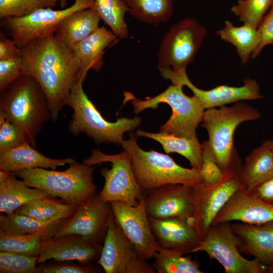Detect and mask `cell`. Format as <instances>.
Returning a JSON list of instances; mask_svg holds the SVG:
<instances>
[{
	"mask_svg": "<svg viewBox=\"0 0 273 273\" xmlns=\"http://www.w3.org/2000/svg\"><path fill=\"white\" fill-rule=\"evenodd\" d=\"M148 218L152 234L161 249L185 254L193 252L200 243L193 223L190 220L179 218Z\"/></svg>",
	"mask_w": 273,
	"mask_h": 273,
	"instance_id": "20",
	"label": "cell"
},
{
	"mask_svg": "<svg viewBox=\"0 0 273 273\" xmlns=\"http://www.w3.org/2000/svg\"><path fill=\"white\" fill-rule=\"evenodd\" d=\"M60 6L63 9L65 8L68 5V0H57Z\"/></svg>",
	"mask_w": 273,
	"mask_h": 273,
	"instance_id": "45",
	"label": "cell"
},
{
	"mask_svg": "<svg viewBox=\"0 0 273 273\" xmlns=\"http://www.w3.org/2000/svg\"><path fill=\"white\" fill-rule=\"evenodd\" d=\"M184 85L172 83L164 92L153 97L140 100L130 92H124V100L130 101L133 112L138 114L147 109H157L160 103L172 110L169 119L160 127V131L188 139H197L196 129L203 121L206 110L194 95L189 97L183 90Z\"/></svg>",
	"mask_w": 273,
	"mask_h": 273,
	"instance_id": "7",
	"label": "cell"
},
{
	"mask_svg": "<svg viewBox=\"0 0 273 273\" xmlns=\"http://www.w3.org/2000/svg\"><path fill=\"white\" fill-rule=\"evenodd\" d=\"M112 213L111 204L102 201L96 193L78 205L54 237L76 234L88 241L103 245Z\"/></svg>",
	"mask_w": 273,
	"mask_h": 273,
	"instance_id": "14",
	"label": "cell"
},
{
	"mask_svg": "<svg viewBox=\"0 0 273 273\" xmlns=\"http://www.w3.org/2000/svg\"><path fill=\"white\" fill-rule=\"evenodd\" d=\"M130 15L139 21L157 26L165 23L173 13L175 0H124Z\"/></svg>",
	"mask_w": 273,
	"mask_h": 273,
	"instance_id": "30",
	"label": "cell"
},
{
	"mask_svg": "<svg viewBox=\"0 0 273 273\" xmlns=\"http://www.w3.org/2000/svg\"><path fill=\"white\" fill-rule=\"evenodd\" d=\"M192 187L170 184L145 192L148 217L157 219L179 218L193 222Z\"/></svg>",
	"mask_w": 273,
	"mask_h": 273,
	"instance_id": "17",
	"label": "cell"
},
{
	"mask_svg": "<svg viewBox=\"0 0 273 273\" xmlns=\"http://www.w3.org/2000/svg\"><path fill=\"white\" fill-rule=\"evenodd\" d=\"M231 224L240 240L239 250L253 256L266 267L273 263V221L261 224Z\"/></svg>",
	"mask_w": 273,
	"mask_h": 273,
	"instance_id": "21",
	"label": "cell"
},
{
	"mask_svg": "<svg viewBox=\"0 0 273 273\" xmlns=\"http://www.w3.org/2000/svg\"><path fill=\"white\" fill-rule=\"evenodd\" d=\"M94 168L75 161L64 171L36 168L12 172L28 186L46 191L67 204L79 205L97 193Z\"/></svg>",
	"mask_w": 273,
	"mask_h": 273,
	"instance_id": "6",
	"label": "cell"
},
{
	"mask_svg": "<svg viewBox=\"0 0 273 273\" xmlns=\"http://www.w3.org/2000/svg\"><path fill=\"white\" fill-rule=\"evenodd\" d=\"M103 245L90 242L76 234L59 238L53 237L43 241L38 264L48 260H77L79 264L87 265L97 262Z\"/></svg>",
	"mask_w": 273,
	"mask_h": 273,
	"instance_id": "18",
	"label": "cell"
},
{
	"mask_svg": "<svg viewBox=\"0 0 273 273\" xmlns=\"http://www.w3.org/2000/svg\"><path fill=\"white\" fill-rule=\"evenodd\" d=\"M103 269L94 264L78 265L71 260H50L49 263H39L37 273H99Z\"/></svg>",
	"mask_w": 273,
	"mask_h": 273,
	"instance_id": "38",
	"label": "cell"
},
{
	"mask_svg": "<svg viewBox=\"0 0 273 273\" xmlns=\"http://www.w3.org/2000/svg\"><path fill=\"white\" fill-rule=\"evenodd\" d=\"M93 9L119 38L128 37V29L125 16L129 9L124 0H94Z\"/></svg>",
	"mask_w": 273,
	"mask_h": 273,
	"instance_id": "32",
	"label": "cell"
},
{
	"mask_svg": "<svg viewBox=\"0 0 273 273\" xmlns=\"http://www.w3.org/2000/svg\"><path fill=\"white\" fill-rule=\"evenodd\" d=\"M21 49L11 38L5 36L1 31L0 61L21 58Z\"/></svg>",
	"mask_w": 273,
	"mask_h": 273,
	"instance_id": "43",
	"label": "cell"
},
{
	"mask_svg": "<svg viewBox=\"0 0 273 273\" xmlns=\"http://www.w3.org/2000/svg\"><path fill=\"white\" fill-rule=\"evenodd\" d=\"M272 92H273V82H272Z\"/></svg>",
	"mask_w": 273,
	"mask_h": 273,
	"instance_id": "48",
	"label": "cell"
},
{
	"mask_svg": "<svg viewBox=\"0 0 273 273\" xmlns=\"http://www.w3.org/2000/svg\"><path fill=\"white\" fill-rule=\"evenodd\" d=\"M266 272L273 273V263L266 266Z\"/></svg>",
	"mask_w": 273,
	"mask_h": 273,
	"instance_id": "46",
	"label": "cell"
},
{
	"mask_svg": "<svg viewBox=\"0 0 273 273\" xmlns=\"http://www.w3.org/2000/svg\"><path fill=\"white\" fill-rule=\"evenodd\" d=\"M20 49L24 74L40 85L55 122L66 105L73 85L87 73L59 32L33 40Z\"/></svg>",
	"mask_w": 273,
	"mask_h": 273,
	"instance_id": "1",
	"label": "cell"
},
{
	"mask_svg": "<svg viewBox=\"0 0 273 273\" xmlns=\"http://www.w3.org/2000/svg\"><path fill=\"white\" fill-rule=\"evenodd\" d=\"M240 243L230 222L213 224L193 252H205L210 258L217 260L226 273L266 272V266L258 259H248L241 255Z\"/></svg>",
	"mask_w": 273,
	"mask_h": 273,
	"instance_id": "12",
	"label": "cell"
},
{
	"mask_svg": "<svg viewBox=\"0 0 273 273\" xmlns=\"http://www.w3.org/2000/svg\"><path fill=\"white\" fill-rule=\"evenodd\" d=\"M110 203L117 223L139 254L146 260L153 258L160 247L151 229L144 196L135 206L120 201Z\"/></svg>",
	"mask_w": 273,
	"mask_h": 273,
	"instance_id": "16",
	"label": "cell"
},
{
	"mask_svg": "<svg viewBox=\"0 0 273 273\" xmlns=\"http://www.w3.org/2000/svg\"><path fill=\"white\" fill-rule=\"evenodd\" d=\"M75 161L72 158L53 159L44 156L29 143L0 153V170L12 173L25 169L42 168L56 169Z\"/></svg>",
	"mask_w": 273,
	"mask_h": 273,
	"instance_id": "22",
	"label": "cell"
},
{
	"mask_svg": "<svg viewBox=\"0 0 273 273\" xmlns=\"http://www.w3.org/2000/svg\"><path fill=\"white\" fill-rule=\"evenodd\" d=\"M78 205L44 198L25 204L14 213L23 214L42 221H56L71 217Z\"/></svg>",
	"mask_w": 273,
	"mask_h": 273,
	"instance_id": "31",
	"label": "cell"
},
{
	"mask_svg": "<svg viewBox=\"0 0 273 273\" xmlns=\"http://www.w3.org/2000/svg\"><path fill=\"white\" fill-rule=\"evenodd\" d=\"M23 74L21 58L0 61V92Z\"/></svg>",
	"mask_w": 273,
	"mask_h": 273,
	"instance_id": "41",
	"label": "cell"
},
{
	"mask_svg": "<svg viewBox=\"0 0 273 273\" xmlns=\"http://www.w3.org/2000/svg\"><path fill=\"white\" fill-rule=\"evenodd\" d=\"M181 253L160 248L152 264L158 273H203L198 263Z\"/></svg>",
	"mask_w": 273,
	"mask_h": 273,
	"instance_id": "33",
	"label": "cell"
},
{
	"mask_svg": "<svg viewBox=\"0 0 273 273\" xmlns=\"http://www.w3.org/2000/svg\"><path fill=\"white\" fill-rule=\"evenodd\" d=\"M241 165L239 158L223 172L222 179L215 185L210 186L202 180L192 187L194 209L193 223L201 241L221 209L242 188L239 178Z\"/></svg>",
	"mask_w": 273,
	"mask_h": 273,
	"instance_id": "9",
	"label": "cell"
},
{
	"mask_svg": "<svg viewBox=\"0 0 273 273\" xmlns=\"http://www.w3.org/2000/svg\"><path fill=\"white\" fill-rule=\"evenodd\" d=\"M53 198L46 191L28 186L12 173L0 170V212L10 215L21 206L38 200Z\"/></svg>",
	"mask_w": 273,
	"mask_h": 273,
	"instance_id": "23",
	"label": "cell"
},
{
	"mask_svg": "<svg viewBox=\"0 0 273 273\" xmlns=\"http://www.w3.org/2000/svg\"><path fill=\"white\" fill-rule=\"evenodd\" d=\"M207 34L205 27L192 18H185L164 35L158 53V68L186 70Z\"/></svg>",
	"mask_w": 273,
	"mask_h": 273,
	"instance_id": "11",
	"label": "cell"
},
{
	"mask_svg": "<svg viewBox=\"0 0 273 273\" xmlns=\"http://www.w3.org/2000/svg\"><path fill=\"white\" fill-rule=\"evenodd\" d=\"M0 93V115L17 126L35 148L37 135L51 119L40 85L31 76L23 74Z\"/></svg>",
	"mask_w": 273,
	"mask_h": 273,
	"instance_id": "2",
	"label": "cell"
},
{
	"mask_svg": "<svg viewBox=\"0 0 273 273\" xmlns=\"http://www.w3.org/2000/svg\"><path fill=\"white\" fill-rule=\"evenodd\" d=\"M38 257L0 251V273H37Z\"/></svg>",
	"mask_w": 273,
	"mask_h": 273,
	"instance_id": "37",
	"label": "cell"
},
{
	"mask_svg": "<svg viewBox=\"0 0 273 273\" xmlns=\"http://www.w3.org/2000/svg\"><path fill=\"white\" fill-rule=\"evenodd\" d=\"M202 164L200 173L202 180L210 186L219 183L224 176V172L215 161L207 148L202 144Z\"/></svg>",
	"mask_w": 273,
	"mask_h": 273,
	"instance_id": "40",
	"label": "cell"
},
{
	"mask_svg": "<svg viewBox=\"0 0 273 273\" xmlns=\"http://www.w3.org/2000/svg\"><path fill=\"white\" fill-rule=\"evenodd\" d=\"M138 136L145 137L159 142L166 154L175 153L182 155L190 163L192 168L200 170L202 164L203 149L198 138L191 139L160 131L151 132L139 129Z\"/></svg>",
	"mask_w": 273,
	"mask_h": 273,
	"instance_id": "26",
	"label": "cell"
},
{
	"mask_svg": "<svg viewBox=\"0 0 273 273\" xmlns=\"http://www.w3.org/2000/svg\"><path fill=\"white\" fill-rule=\"evenodd\" d=\"M97 263L106 273H155L152 264L141 256L115 219L109 217L107 231Z\"/></svg>",
	"mask_w": 273,
	"mask_h": 273,
	"instance_id": "13",
	"label": "cell"
},
{
	"mask_svg": "<svg viewBox=\"0 0 273 273\" xmlns=\"http://www.w3.org/2000/svg\"><path fill=\"white\" fill-rule=\"evenodd\" d=\"M25 143L30 144L21 130L0 115V153L13 149Z\"/></svg>",
	"mask_w": 273,
	"mask_h": 273,
	"instance_id": "39",
	"label": "cell"
},
{
	"mask_svg": "<svg viewBox=\"0 0 273 273\" xmlns=\"http://www.w3.org/2000/svg\"><path fill=\"white\" fill-rule=\"evenodd\" d=\"M57 0H0V18L21 17L42 8H53Z\"/></svg>",
	"mask_w": 273,
	"mask_h": 273,
	"instance_id": "36",
	"label": "cell"
},
{
	"mask_svg": "<svg viewBox=\"0 0 273 273\" xmlns=\"http://www.w3.org/2000/svg\"><path fill=\"white\" fill-rule=\"evenodd\" d=\"M162 77L172 83H179L189 88L202 103L205 109L220 107L227 104L245 100H256L263 98L260 93V86L254 79L243 80L241 86L221 85L209 90L196 86L189 79L186 70L175 71L170 68L159 70Z\"/></svg>",
	"mask_w": 273,
	"mask_h": 273,
	"instance_id": "15",
	"label": "cell"
},
{
	"mask_svg": "<svg viewBox=\"0 0 273 273\" xmlns=\"http://www.w3.org/2000/svg\"><path fill=\"white\" fill-rule=\"evenodd\" d=\"M272 5L273 0H239L231 11L244 24L257 28Z\"/></svg>",
	"mask_w": 273,
	"mask_h": 273,
	"instance_id": "35",
	"label": "cell"
},
{
	"mask_svg": "<svg viewBox=\"0 0 273 273\" xmlns=\"http://www.w3.org/2000/svg\"><path fill=\"white\" fill-rule=\"evenodd\" d=\"M94 6V0H74L71 6L62 10L42 8L23 17L2 19L0 25L21 48L33 40L56 33L67 17Z\"/></svg>",
	"mask_w": 273,
	"mask_h": 273,
	"instance_id": "10",
	"label": "cell"
},
{
	"mask_svg": "<svg viewBox=\"0 0 273 273\" xmlns=\"http://www.w3.org/2000/svg\"><path fill=\"white\" fill-rule=\"evenodd\" d=\"M101 18L96 11L89 8L78 11L62 21L59 32L67 45L72 50L99 27Z\"/></svg>",
	"mask_w": 273,
	"mask_h": 273,
	"instance_id": "28",
	"label": "cell"
},
{
	"mask_svg": "<svg viewBox=\"0 0 273 273\" xmlns=\"http://www.w3.org/2000/svg\"><path fill=\"white\" fill-rule=\"evenodd\" d=\"M257 29L260 40L251 56L252 59L258 57L265 46L273 44V5L263 18Z\"/></svg>",
	"mask_w": 273,
	"mask_h": 273,
	"instance_id": "42",
	"label": "cell"
},
{
	"mask_svg": "<svg viewBox=\"0 0 273 273\" xmlns=\"http://www.w3.org/2000/svg\"><path fill=\"white\" fill-rule=\"evenodd\" d=\"M118 37L105 26L99 27L85 38L77 43L72 51L78 60L82 70L100 71L104 63V54L110 46L116 44Z\"/></svg>",
	"mask_w": 273,
	"mask_h": 273,
	"instance_id": "24",
	"label": "cell"
},
{
	"mask_svg": "<svg viewBox=\"0 0 273 273\" xmlns=\"http://www.w3.org/2000/svg\"><path fill=\"white\" fill-rule=\"evenodd\" d=\"M258 110L242 101L231 106L206 109L201 126L207 131L208 139L204 144L223 172L228 170L240 158L234 144V135L242 123L256 120Z\"/></svg>",
	"mask_w": 273,
	"mask_h": 273,
	"instance_id": "4",
	"label": "cell"
},
{
	"mask_svg": "<svg viewBox=\"0 0 273 273\" xmlns=\"http://www.w3.org/2000/svg\"><path fill=\"white\" fill-rule=\"evenodd\" d=\"M270 148L271 151V153L273 156V140H270Z\"/></svg>",
	"mask_w": 273,
	"mask_h": 273,
	"instance_id": "47",
	"label": "cell"
},
{
	"mask_svg": "<svg viewBox=\"0 0 273 273\" xmlns=\"http://www.w3.org/2000/svg\"><path fill=\"white\" fill-rule=\"evenodd\" d=\"M86 77H81L73 85L68 96L66 105L73 113L68 125L74 135L81 133L92 138L97 144L122 145L124 133L139 127L142 122L139 116L132 118L121 117L115 122L106 120L89 99L83 88Z\"/></svg>",
	"mask_w": 273,
	"mask_h": 273,
	"instance_id": "3",
	"label": "cell"
},
{
	"mask_svg": "<svg viewBox=\"0 0 273 273\" xmlns=\"http://www.w3.org/2000/svg\"><path fill=\"white\" fill-rule=\"evenodd\" d=\"M43 241L39 235L12 234L0 229V251L38 257Z\"/></svg>",
	"mask_w": 273,
	"mask_h": 273,
	"instance_id": "34",
	"label": "cell"
},
{
	"mask_svg": "<svg viewBox=\"0 0 273 273\" xmlns=\"http://www.w3.org/2000/svg\"><path fill=\"white\" fill-rule=\"evenodd\" d=\"M104 162L111 163V167L100 170L105 180L99 193L101 200L104 202L120 201L132 206L138 205L144 193L135 179L128 153L124 150L118 154L108 155L94 149L90 156L83 161L90 166Z\"/></svg>",
	"mask_w": 273,
	"mask_h": 273,
	"instance_id": "8",
	"label": "cell"
},
{
	"mask_svg": "<svg viewBox=\"0 0 273 273\" xmlns=\"http://www.w3.org/2000/svg\"><path fill=\"white\" fill-rule=\"evenodd\" d=\"M252 192L263 201L273 204V176L259 185Z\"/></svg>",
	"mask_w": 273,
	"mask_h": 273,
	"instance_id": "44",
	"label": "cell"
},
{
	"mask_svg": "<svg viewBox=\"0 0 273 273\" xmlns=\"http://www.w3.org/2000/svg\"><path fill=\"white\" fill-rule=\"evenodd\" d=\"M68 218L42 221L23 214H4L0 215V229L12 234L39 235L44 241L54 237Z\"/></svg>",
	"mask_w": 273,
	"mask_h": 273,
	"instance_id": "27",
	"label": "cell"
},
{
	"mask_svg": "<svg viewBox=\"0 0 273 273\" xmlns=\"http://www.w3.org/2000/svg\"><path fill=\"white\" fill-rule=\"evenodd\" d=\"M122 147L129 154L136 182L143 192L170 184L192 187L202 180L200 171L184 168L167 154L153 150H143L138 135L130 132Z\"/></svg>",
	"mask_w": 273,
	"mask_h": 273,
	"instance_id": "5",
	"label": "cell"
},
{
	"mask_svg": "<svg viewBox=\"0 0 273 273\" xmlns=\"http://www.w3.org/2000/svg\"><path fill=\"white\" fill-rule=\"evenodd\" d=\"M273 176V156L270 140L264 141L248 155L239 171L242 188L252 191Z\"/></svg>",
	"mask_w": 273,
	"mask_h": 273,
	"instance_id": "25",
	"label": "cell"
},
{
	"mask_svg": "<svg viewBox=\"0 0 273 273\" xmlns=\"http://www.w3.org/2000/svg\"><path fill=\"white\" fill-rule=\"evenodd\" d=\"M239 221L261 224L273 221V204L261 200L253 192L241 188L230 199L213 224Z\"/></svg>",
	"mask_w": 273,
	"mask_h": 273,
	"instance_id": "19",
	"label": "cell"
},
{
	"mask_svg": "<svg viewBox=\"0 0 273 273\" xmlns=\"http://www.w3.org/2000/svg\"><path fill=\"white\" fill-rule=\"evenodd\" d=\"M216 34L236 48L242 64L247 63L251 59L260 40L257 28L246 24L236 26L229 20L224 22L223 28L216 31Z\"/></svg>",
	"mask_w": 273,
	"mask_h": 273,
	"instance_id": "29",
	"label": "cell"
}]
</instances>
